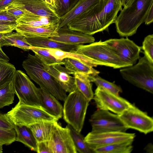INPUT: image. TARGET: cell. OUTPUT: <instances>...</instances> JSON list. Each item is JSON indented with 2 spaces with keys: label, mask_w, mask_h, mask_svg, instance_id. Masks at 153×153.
Instances as JSON below:
<instances>
[{
  "label": "cell",
  "mask_w": 153,
  "mask_h": 153,
  "mask_svg": "<svg viewBox=\"0 0 153 153\" xmlns=\"http://www.w3.org/2000/svg\"><path fill=\"white\" fill-rule=\"evenodd\" d=\"M122 6L121 0H102L67 26L71 30L92 35L114 23Z\"/></svg>",
  "instance_id": "cell-1"
},
{
  "label": "cell",
  "mask_w": 153,
  "mask_h": 153,
  "mask_svg": "<svg viewBox=\"0 0 153 153\" xmlns=\"http://www.w3.org/2000/svg\"><path fill=\"white\" fill-rule=\"evenodd\" d=\"M153 4V0H133L122 9L114 23L119 35L128 37L135 34L139 27L145 22Z\"/></svg>",
  "instance_id": "cell-2"
},
{
  "label": "cell",
  "mask_w": 153,
  "mask_h": 153,
  "mask_svg": "<svg viewBox=\"0 0 153 153\" xmlns=\"http://www.w3.org/2000/svg\"><path fill=\"white\" fill-rule=\"evenodd\" d=\"M75 52L86 56L92 67L103 65L114 68L129 66L105 42L101 40L78 46Z\"/></svg>",
  "instance_id": "cell-3"
},
{
  "label": "cell",
  "mask_w": 153,
  "mask_h": 153,
  "mask_svg": "<svg viewBox=\"0 0 153 153\" xmlns=\"http://www.w3.org/2000/svg\"><path fill=\"white\" fill-rule=\"evenodd\" d=\"M22 66L30 78L42 88L64 101L67 95L54 78L44 68L42 62L36 55L30 53L23 62Z\"/></svg>",
  "instance_id": "cell-4"
},
{
  "label": "cell",
  "mask_w": 153,
  "mask_h": 153,
  "mask_svg": "<svg viewBox=\"0 0 153 153\" xmlns=\"http://www.w3.org/2000/svg\"><path fill=\"white\" fill-rule=\"evenodd\" d=\"M6 114L14 125L29 127L36 123L54 122L59 120L41 107L26 105L19 101Z\"/></svg>",
  "instance_id": "cell-5"
},
{
  "label": "cell",
  "mask_w": 153,
  "mask_h": 153,
  "mask_svg": "<svg viewBox=\"0 0 153 153\" xmlns=\"http://www.w3.org/2000/svg\"><path fill=\"white\" fill-rule=\"evenodd\" d=\"M123 78L129 83L150 93H153V63L146 56L139 59L136 64L122 68Z\"/></svg>",
  "instance_id": "cell-6"
},
{
  "label": "cell",
  "mask_w": 153,
  "mask_h": 153,
  "mask_svg": "<svg viewBox=\"0 0 153 153\" xmlns=\"http://www.w3.org/2000/svg\"><path fill=\"white\" fill-rule=\"evenodd\" d=\"M89 102L76 88L69 93L64 101V119L79 132L83 127Z\"/></svg>",
  "instance_id": "cell-7"
},
{
  "label": "cell",
  "mask_w": 153,
  "mask_h": 153,
  "mask_svg": "<svg viewBox=\"0 0 153 153\" xmlns=\"http://www.w3.org/2000/svg\"><path fill=\"white\" fill-rule=\"evenodd\" d=\"M13 92L21 103L41 106L39 89L23 71L16 70L12 81Z\"/></svg>",
  "instance_id": "cell-8"
},
{
  "label": "cell",
  "mask_w": 153,
  "mask_h": 153,
  "mask_svg": "<svg viewBox=\"0 0 153 153\" xmlns=\"http://www.w3.org/2000/svg\"><path fill=\"white\" fill-rule=\"evenodd\" d=\"M89 121L93 133L126 132L128 129L118 115L108 111L97 109L91 115Z\"/></svg>",
  "instance_id": "cell-9"
},
{
  "label": "cell",
  "mask_w": 153,
  "mask_h": 153,
  "mask_svg": "<svg viewBox=\"0 0 153 153\" xmlns=\"http://www.w3.org/2000/svg\"><path fill=\"white\" fill-rule=\"evenodd\" d=\"M119 116L128 129H133L146 134L153 131L152 117L134 104Z\"/></svg>",
  "instance_id": "cell-10"
},
{
  "label": "cell",
  "mask_w": 153,
  "mask_h": 153,
  "mask_svg": "<svg viewBox=\"0 0 153 153\" xmlns=\"http://www.w3.org/2000/svg\"><path fill=\"white\" fill-rule=\"evenodd\" d=\"M98 109L110 111L120 115L132 104L119 95L97 86L93 98Z\"/></svg>",
  "instance_id": "cell-11"
},
{
  "label": "cell",
  "mask_w": 153,
  "mask_h": 153,
  "mask_svg": "<svg viewBox=\"0 0 153 153\" xmlns=\"http://www.w3.org/2000/svg\"><path fill=\"white\" fill-rule=\"evenodd\" d=\"M104 42L129 66L135 64L140 58L141 47L128 38L110 39Z\"/></svg>",
  "instance_id": "cell-12"
},
{
  "label": "cell",
  "mask_w": 153,
  "mask_h": 153,
  "mask_svg": "<svg viewBox=\"0 0 153 153\" xmlns=\"http://www.w3.org/2000/svg\"><path fill=\"white\" fill-rule=\"evenodd\" d=\"M53 153H76L70 131L67 126L62 127L57 121L54 122L50 140Z\"/></svg>",
  "instance_id": "cell-13"
},
{
  "label": "cell",
  "mask_w": 153,
  "mask_h": 153,
  "mask_svg": "<svg viewBox=\"0 0 153 153\" xmlns=\"http://www.w3.org/2000/svg\"><path fill=\"white\" fill-rule=\"evenodd\" d=\"M135 137V133L126 132L108 131L97 133L90 132L84 137V139L93 150L97 147L127 140H134Z\"/></svg>",
  "instance_id": "cell-14"
},
{
  "label": "cell",
  "mask_w": 153,
  "mask_h": 153,
  "mask_svg": "<svg viewBox=\"0 0 153 153\" xmlns=\"http://www.w3.org/2000/svg\"><path fill=\"white\" fill-rule=\"evenodd\" d=\"M10 5L22 10H25L34 14L60 21L55 12L43 0H15Z\"/></svg>",
  "instance_id": "cell-15"
},
{
  "label": "cell",
  "mask_w": 153,
  "mask_h": 153,
  "mask_svg": "<svg viewBox=\"0 0 153 153\" xmlns=\"http://www.w3.org/2000/svg\"><path fill=\"white\" fill-rule=\"evenodd\" d=\"M44 69L55 79L66 92L71 93L76 88L75 78L71 73L61 65H47L43 63Z\"/></svg>",
  "instance_id": "cell-16"
},
{
  "label": "cell",
  "mask_w": 153,
  "mask_h": 153,
  "mask_svg": "<svg viewBox=\"0 0 153 153\" xmlns=\"http://www.w3.org/2000/svg\"><path fill=\"white\" fill-rule=\"evenodd\" d=\"M58 36L49 38L52 40L65 44L78 45L94 42L95 39L92 35L71 30L67 26L57 30Z\"/></svg>",
  "instance_id": "cell-17"
},
{
  "label": "cell",
  "mask_w": 153,
  "mask_h": 153,
  "mask_svg": "<svg viewBox=\"0 0 153 153\" xmlns=\"http://www.w3.org/2000/svg\"><path fill=\"white\" fill-rule=\"evenodd\" d=\"M102 0H79L68 13L60 18L58 29L67 26L99 3Z\"/></svg>",
  "instance_id": "cell-18"
},
{
  "label": "cell",
  "mask_w": 153,
  "mask_h": 153,
  "mask_svg": "<svg viewBox=\"0 0 153 153\" xmlns=\"http://www.w3.org/2000/svg\"><path fill=\"white\" fill-rule=\"evenodd\" d=\"M24 14L16 22L17 23L34 27H58L59 21L51 19L24 10Z\"/></svg>",
  "instance_id": "cell-19"
},
{
  "label": "cell",
  "mask_w": 153,
  "mask_h": 153,
  "mask_svg": "<svg viewBox=\"0 0 153 153\" xmlns=\"http://www.w3.org/2000/svg\"><path fill=\"white\" fill-rule=\"evenodd\" d=\"M39 89L41 107L58 120L61 118L63 115V107L58 100L45 90Z\"/></svg>",
  "instance_id": "cell-20"
},
{
  "label": "cell",
  "mask_w": 153,
  "mask_h": 153,
  "mask_svg": "<svg viewBox=\"0 0 153 153\" xmlns=\"http://www.w3.org/2000/svg\"><path fill=\"white\" fill-rule=\"evenodd\" d=\"M58 27L47 28L34 27L17 23L15 30L26 38L33 37L50 38L58 36Z\"/></svg>",
  "instance_id": "cell-21"
},
{
  "label": "cell",
  "mask_w": 153,
  "mask_h": 153,
  "mask_svg": "<svg viewBox=\"0 0 153 153\" xmlns=\"http://www.w3.org/2000/svg\"><path fill=\"white\" fill-rule=\"evenodd\" d=\"M26 39L32 46L59 49L67 52H75L79 45H71L60 42L52 40L48 37L29 38H26Z\"/></svg>",
  "instance_id": "cell-22"
},
{
  "label": "cell",
  "mask_w": 153,
  "mask_h": 153,
  "mask_svg": "<svg viewBox=\"0 0 153 153\" xmlns=\"http://www.w3.org/2000/svg\"><path fill=\"white\" fill-rule=\"evenodd\" d=\"M65 67L71 73L87 75L98 74L100 72L87 64L76 59L66 58L63 60Z\"/></svg>",
  "instance_id": "cell-23"
},
{
  "label": "cell",
  "mask_w": 153,
  "mask_h": 153,
  "mask_svg": "<svg viewBox=\"0 0 153 153\" xmlns=\"http://www.w3.org/2000/svg\"><path fill=\"white\" fill-rule=\"evenodd\" d=\"M16 141L22 143L31 150L36 151L38 142L30 128L26 126L15 125Z\"/></svg>",
  "instance_id": "cell-24"
},
{
  "label": "cell",
  "mask_w": 153,
  "mask_h": 153,
  "mask_svg": "<svg viewBox=\"0 0 153 153\" xmlns=\"http://www.w3.org/2000/svg\"><path fill=\"white\" fill-rule=\"evenodd\" d=\"M134 140H127L97 147L93 150L94 153H130L133 150Z\"/></svg>",
  "instance_id": "cell-25"
},
{
  "label": "cell",
  "mask_w": 153,
  "mask_h": 153,
  "mask_svg": "<svg viewBox=\"0 0 153 153\" xmlns=\"http://www.w3.org/2000/svg\"><path fill=\"white\" fill-rule=\"evenodd\" d=\"M54 122L40 123L30 127L38 142L50 140Z\"/></svg>",
  "instance_id": "cell-26"
},
{
  "label": "cell",
  "mask_w": 153,
  "mask_h": 153,
  "mask_svg": "<svg viewBox=\"0 0 153 153\" xmlns=\"http://www.w3.org/2000/svg\"><path fill=\"white\" fill-rule=\"evenodd\" d=\"M4 46H14L25 51L29 50L32 46L25 36L17 32L5 34L2 38L1 47Z\"/></svg>",
  "instance_id": "cell-27"
},
{
  "label": "cell",
  "mask_w": 153,
  "mask_h": 153,
  "mask_svg": "<svg viewBox=\"0 0 153 153\" xmlns=\"http://www.w3.org/2000/svg\"><path fill=\"white\" fill-rule=\"evenodd\" d=\"M76 88L90 102L93 99L94 94L89 75L75 73L74 74Z\"/></svg>",
  "instance_id": "cell-28"
},
{
  "label": "cell",
  "mask_w": 153,
  "mask_h": 153,
  "mask_svg": "<svg viewBox=\"0 0 153 153\" xmlns=\"http://www.w3.org/2000/svg\"><path fill=\"white\" fill-rule=\"evenodd\" d=\"M69 128L77 151L80 153H94L93 150L85 141L84 137L71 126H67Z\"/></svg>",
  "instance_id": "cell-29"
},
{
  "label": "cell",
  "mask_w": 153,
  "mask_h": 153,
  "mask_svg": "<svg viewBox=\"0 0 153 153\" xmlns=\"http://www.w3.org/2000/svg\"><path fill=\"white\" fill-rule=\"evenodd\" d=\"M16 70L13 64L0 59V88L12 81Z\"/></svg>",
  "instance_id": "cell-30"
},
{
  "label": "cell",
  "mask_w": 153,
  "mask_h": 153,
  "mask_svg": "<svg viewBox=\"0 0 153 153\" xmlns=\"http://www.w3.org/2000/svg\"><path fill=\"white\" fill-rule=\"evenodd\" d=\"M30 50L32 51L37 57L44 64L50 65H63V60L57 59L52 55L45 48L31 46Z\"/></svg>",
  "instance_id": "cell-31"
},
{
  "label": "cell",
  "mask_w": 153,
  "mask_h": 153,
  "mask_svg": "<svg viewBox=\"0 0 153 153\" xmlns=\"http://www.w3.org/2000/svg\"><path fill=\"white\" fill-rule=\"evenodd\" d=\"M88 77L91 82H94L97 86L102 88L115 94L119 95V94L122 91L120 86L104 79L99 76L98 74L89 75Z\"/></svg>",
  "instance_id": "cell-32"
},
{
  "label": "cell",
  "mask_w": 153,
  "mask_h": 153,
  "mask_svg": "<svg viewBox=\"0 0 153 153\" xmlns=\"http://www.w3.org/2000/svg\"><path fill=\"white\" fill-rule=\"evenodd\" d=\"M14 94L12 88V81L0 88V108L12 104Z\"/></svg>",
  "instance_id": "cell-33"
},
{
  "label": "cell",
  "mask_w": 153,
  "mask_h": 153,
  "mask_svg": "<svg viewBox=\"0 0 153 153\" xmlns=\"http://www.w3.org/2000/svg\"><path fill=\"white\" fill-rule=\"evenodd\" d=\"M55 12L60 18L70 11L79 0H54Z\"/></svg>",
  "instance_id": "cell-34"
},
{
  "label": "cell",
  "mask_w": 153,
  "mask_h": 153,
  "mask_svg": "<svg viewBox=\"0 0 153 153\" xmlns=\"http://www.w3.org/2000/svg\"><path fill=\"white\" fill-rule=\"evenodd\" d=\"M142 49L149 60L153 63V35L146 36L143 42Z\"/></svg>",
  "instance_id": "cell-35"
},
{
  "label": "cell",
  "mask_w": 153,
  "mask_h": 153,
  "mask_svg": "<svg viewBox=\"0 0 153 153\" xmlns=\"http://www.w3.org/2000/svg\"><path fill=\"white\" fill-rule=\"evenodd\" d=\"M16 133L14 128L10 130L0 129V143L9 145L16 141Z\"/></svg>",
  "instance_id": "cell-36"
},
{
  "label": "cell",
  "mask_w": 153,
  "mask_h": 153,
  "mask_svg": "<svg viewBox=\"0 0 153 153\" xmlns=\"http://www.w3.org/2000/svg\"><path fill=\"white\" fill-rule=\"evenodd\" d=\"M15 126L6 114L0 112V129L11 130L14 128Z\"/></svg>",
  "instance_id": "cell-37"
},
{
  "label": "cell",
  "mask_w": 153,
  "mask_h": 153,
  "mask_svg": "<svg viewBox=\"0 0 153 153\" xmlns=\"http://www.w3.org/2000/svg\"><path fill=\"white\" fill-rule=\"evenodd\" d=\"M36 152L38 153H53L50 140L38 142Z\"/></svg>",
  "instance_id": "cell-38"
},
{
  "label": "cell",
  "mask_w": 153,
  "mask_h": 153,
  "mask_svg": "<svg viewBox=\"0 0 153 153\" xmlns=\"http://www.w3.org/2000/svg\"><path fill=\"white\" fill-rule=\"evenodd\" d=\"M6 10L9 13L15 17L17 19L20 18L25 13L24 10L20 9L11 5L8 6Z\"/></svg>",
  "instance_id": "cell-39"
},
{
  "label": "cell",
  "mask_w": 153,
  "mask_h": 153,
  "mask_svg": "<svg viewBox=\"0 0 153 153\" xmlns=\"http://www.w3.org/2000/svg\"><path fill=\"white\" fill-rule=\"evenodd\" d=\"M17 19L4 10L0 11V20L7 22H16Z\"/></svg>",
  "instance_id": "cell-40"
},
{
  "label": "cell",
  "mask_w": 153,
  "mask_h": 153,
  "mask_svg": "<svg viewBox=\"0 0 153 153\" xmlns=\"http://www.w3.org/2000/svg\"><path fill=\"white\" fill-rule=\"evenodd\" d=\"M16 25H0V33H11L15 30Z\"/></svg>",
  "instance_id": "cell-41"
},
{
  "label": "cell",
  "mask_w": 153,
  "mask_h": 153,
  "mask_svg": "<svg viewBox=\"0 0 153 153\" xmlns=\"http://www.w3.org/2000/svg\"><path fill=\"white\" fill-rule=\"evenodd\" d=\"M153 22V4L151 6L149 9L144 22L146 25H149L152 23Z\"/></svg>",
  "instance_id": "cell-42"
},
{
  "label": "cell",
  "mask_w": 153,
  "mask_h": 153,
  "mask_svg": "<svg viewBox=\"0 0 153 153\" xmlns=\"http://www.w3.org/2000/svg\"><path fill=\"white\" fill-rule=\"evenodd\" d=\"M15 0H0V11L6 10V8Z\"/></svg>",
  "instance_id": "cell-43"
},
{
  "label": "cell",
  "mask_w": 153,
  "mask_h": 153,
  "mask_svg": "<svg viewBox=\"0 0 153 153\" xmlns=\"http://www.w3.org/2000/svg\"><path fill=\"white\" fill-rule=\"evenodd\" d=\"M43 1L55 11V6L54 0H43Z\"/></svg>",
  "instance_id": "cell-44"
},
{
  "label": "cell",
  "mask_w": 153,
  "mask_h": 153,
  "mask_svg": "<svg viewBox=\"0 0 153 153\" xmlns=\"http://www.w3.org/2000/svg\"><path fill=\"white\" fill-rule=\"evenodd\" d=\"M144 150L146 152L149 153H153V146L151 143H148L145 147Z\"/></svg>",
  "instance_id": "cell-45"
},
{
  "label": "cell",
  "mask_w": 153,
  "mask_h": 153,
  "mask_svg": "<svg viewBox=\"0 0 153 153\" xmlns=\"http://www.w3.org/2000/svg\"><path fill=\"white\" fill-rule=\"evenodd\" d=\"M0 59H1L7 61L10 60V59L4 53L0 46Z\"/></svg>",
  "instance_id": "cell-46"
},
{
  "label": "cell",
  "mask_w": 153,
  "mask_h": 153,
  "mask_svg": "<svg viewBox=\"0 0 153 153\" xmlns=\"http://www.w3.org/2000/svg\"><path fill=\"white\" fill-rule=\"evenodd\" d=\"M133 0H121L122 4V6L124 7H126L128 5L133 1Z\"/></svg>",
  "instance_id": "cell-47"
},
{
  "label": "cell",
  "mask_w": 153,
  "mask_h": 153,
  "mask_svg": "<svg viewBox=\"0 0 153 153\" xmlns=\"http://www.w3.org/2000/svg\"><path fill=\"white\" fill-rule=\"evenodd\" d=\"M17 24V22H7L0 20V25H16Z\"/></svg>",
  "instance_id": "cell-48"
},
{
  "label": "cell",
  "mask_w": 153,
  "mask_h": 153,
  "mask_svg": "<svg viewBox=\"0 0 153 153\" xmlns=\"http://www.w3.org/2000/svg\"><path fill=\"white\" fill-rule=\"evenodd\" d=\"M5 34L4 33H0V46L1 47V45L2 40V38L4 36Z\"/></svg>",
  "instance_id": "cell-49"
},
{
  "label": "cell",
  "mask_w": 153,
  "mask_h": 153,
  "mask_svg": "<svg viewBox=\"0 0 153 153\" xmlns=\"http://www.w3.org/2000/svg\"><path fill=\"white\" fill-rule=\"evenodd\" d=\"M3 145L0 143V153H1L3 152Z\"/></svg>",
  "instance_id": "cell-50"
}]
</instances>
